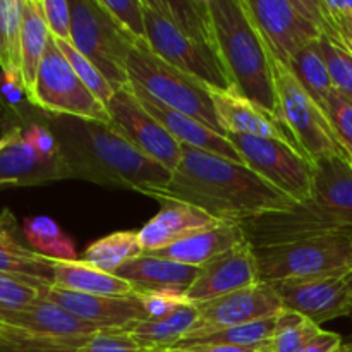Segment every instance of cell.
<instances>
[{
	"label": "cell",
	"mask_w": 352,
	"mask_h": 352,
	"mask_svg": "<svg viewBox=\"0 0 352 352\" xmlns=\"http://www.w3.org/2000/svg\"><path fill=\"white\" fill-rule=\"evenodd\" d=\"M50 284L33 278L0 274V309H24L47 296Z\"/></svg>",
	"instance_id": "e575fe53"
},
{
	"label": "cell",
	"mask_w": 352,
	"mask_h": 352,
	"mask_svg": "<svg viewBox=\"0 0 352 352\" xmlns=\"http://www.w3.org/2000/svg\"><path fill=\"white\" fill-rule=\"evenodd\" d=\"M196 309H198V320L181 342H191L220 330L274 318L284 311V305L274 285L260 282L253 287L241 289L222 298L199 302L196 305Z\"/></svg>",
	"instance_id": "5bb4252c"
},
{
	"label": "cell",
	"mask_w": 352,
	"mask_h": 352,
	"mask_svg": "<svg viewBox=\"0 0 352 352\" xmlns=\"http://www.w3.org/2000/svg\"><path fill=\"white\" fill-rule=\"evenodd\" d=\"M351 316H352V313H351ZM351 342H352V339H351Z\"/></svg>",
	"instance_id": "f5cc1de1"
},
{
	"label": "cell",
	"mask_w": 352,
	"mask_h": 352,
	"mask_svg": "<svg viewBox=\"0 0 352 352\" xmlns=\"http://www.w3.org/2000/svg\"><path fill=\"white\" fill-rule=\"evenodd\" d=\"M76 352H148L122 329L103 330L88 337Z\"/></svg>",
	"instance_id": "ab89813d"
},
{
	"label": "cell",
	"mask_w": 352,
	"mask_h": 352,
	"mask_svg": "<svg viewBox=\"0 0 352 352\" xmlns=\"http://www.w3.org/2000/svg\"><path fill=\"white\" fill-rule=\"evenodd\" d=\"M253 352H274V351H272V346H270V344H267V346L258 347V349H254Z\"/></svg>",
	"instance_id": "681fc988"
},
{
	"label": "cell",
	"mask_w": 352,
	"mask_h": 352,
	"mask_svg": "<svg viewBox=\"0 0 352 352\" xmlns=\"http://www.w3.org/2000/svg\"><path fill=\"white\" fill-rule=\"evenodd\" d=\"M21 26H23V0H0V69L2 71L19 72Z\"/></svg>",
	"instance_id": "d6a6232c"
},
{
	"label": "cell",
	"mask_w": 352,
	"mask_h": 352,
	"mask_svg": "<svg viewBox=\"0 0 352 352\" xmlns=\"http://www.w3.org/2000/svg\"><path fill=\"white\" fill-rule=\"evenodd\" d=\"M54 261L30 248L14 236V217L10 212L0 215V274L45 282L54 285Z\"/></svg>",
	"instance_id": "d4e9b609"
},
{
	"label": "cell",
	"mask_w": 352,
	"mask_h": 352,
	"mask_svg": "<svg viewBox=\"0 0 352 352\" xmlns=\"http://www.w3.org/2000/svg\"><path fill=\"white\" fill-rule=\"evenodd\" d=\"M284 309L306 316L316 325L351 316L352 313V268L339 274L275 282Z\"/></svg>",
	"instance_id": "9a60e30c"
},
{
	"label": "cell",
	"mask_w": 352,
	"mask_h": 352,
	"mask_svg": "<svg viewBox=\"0 0 352 352\" xmlns=\"http://www.w3.org/2000/svg\"><path fill=\"white\" fill-rule=\"evenodd\" d=\"M48 41H50V31L41 12L40 0H23L19 72L26 95H30L33 89Z\"/></svg>",
	"instance_id": "83f0119b"
},
{
	"label": "cell",
	"mask_w": 352,
	"mask_h": 352,
	"mask_svg": "<svg viewBox=\"0 0 352 352\" xmlns=\"http://www.w3.org/2000/svg\"><path fill=\"white\" fill-rule=\"evenodd\" d=\"M351 164H352V158H351Z\"/></svg>",
	"instance_id": "db71d44e"
},
{
	"label": "cell",
	"mask_w": 352,
	"mask_h": 352,
	"mask_svg": "<svg viewBox=\"0 0 352 352\" xmlns=\"http://www.w3.org/2000/svg\"><path fill=\"white\" fill-rule=\"evenodd\" d=\"M351 344L344 342L339 333L322 330L302 352H349Z\"/></svg>",
	"instance_id": "f6af8a7d"
},
{
	"label": "cell",
	"mask_w": 352,
	"mask_h": 352,
	"mask_svg": "<svg viewBox=\"0 0 352 352\" xmlns=\"http://www.w3.org/2000/svg\"><path fill=\"white\" fill-rule=\"evenodd\" d=\"M55 41H57L58 48H60V52L64 54V57L67 58V62L71 64V67L74 69L76 76L81 79L82 85H85L86 88H88L89 91H91L93 95H95L103 105H105L107 109L109 102L112 100L113 93H116V89L112 88L109 79L100 72V69L96 67L93 62H89L82 54H79V52L76 50L69 41H60V40H55Z\"/></svg>",
	"instance_id": "8d00e7d4"
},
{
	"label": "cell",
	"mask_w": 352,
	"mask_h": 352,
	"mask_svg": "<svg viewBox=\"0 0 352 352\" xmlns=\"http://www.w3.org/2000/svg\"><path fill=\"white\" fill-rule=\"evenodd\" d=\"M265 284L339 274L352 268V236H327L254 250Z\"/></svg>",
	"instance_id": "30bf717a"
},
{
	"label": "cell",
	"mask_w": 352,
	"mask_h": 352,
	"mask_svg": "<svg viewBox=\"0 0 352 352\" xmlns=\"http://www.w3.org/2000/svg\"><path fill=\"white\" fill-rule=\"evenodd\" d=\"M325 33L336 36L344 47L352 54V14L342 17V19H337L333 23H325Z\"/></svg>",
	"instance_id": "7dc6e473"
},
{
	"label": "cell",
	"mask_w": 352,
	"mask_h": 352,
	"mask_svg": "<svg viewBox=\"0 0 352 352\" xmlns=\"http://www.w3.org/2000/svg\"><path fill=\"white\" fill-rule=\"evenodd\" d=\"M181 148V162L168 184L146 196L184 201L220 223H244L296 205L244 164L191 146Z\"/></svg>",
	"instance_id": "6da1fadb"
},
{
	"label": "cell",
	"mask_w": 352,
	"mask_h": 352,
	"mask_svg": "<svg viewBox=\"0 0 352 352\" xmlns=\"http://www.w3.org/2000/svg\"><path fill=\"white\" fill-rule=\"evenodd\" d=\"M349 344H351V351L349 352H352V342H351V340H349Z\"/></svg>",
	"instance_id": "f907efd6"
},
{
	"label": "cell",
	"mask_w": 352,
	"mask_h": 352,
	"mask_svg": "<svg viewBox=\"0 0 352 352\" xmlns=\"http://www.w3.org/2000/svg\"><path fill=\"white\" fill-rule=\"evenodd\" d=\"M24 236L33 251L50 258V260H78L76 246L69 236L62 232L58 223L52 217L36 215L24 220Z\"/></svg>",
	"instance_id": "4dcf8cb0"
},
{
	"label": "cell",
	"mask_w": 352,
	"mask_h": 352,
	"mask_svg": "<svg viewBox=\"0 0 352 352\" xmlns=\"http://www.w3.org/2000/svg\"><path fill=\"white\" fill-rule=\"evenodd\" d=\"M275 320H277V316L261 320V322L248 323V325L232 327V329L220 330V332L210 333V336L191 340V342L217 344V346H236V347L267 346V344L272 342V337H274ZM179 344H189V342H179ZM175 346H177V344H175Z\"/></svg>",
	"instance_id": "836d02e7"
},
{
	"label": "cell",
	"mask_w": 352,
	"mask_h": 352,
	"mask_svg": "<svg viewBox=\"0 0 352 352\" xmlns=\"http://www.w3.org/2000/svg\"><path fill=\"white\" fill-rule=\"evenodd\" d=\"M45 299L60 306L71 315L107 330H126L133 323L146 320L143 302L136 294L113 298V296L78 294V292L50 287Z\"/></svg>",
	"instance_id": "ac0fdd59"
},
{
	"label": "cell",
	"mask_w": 352,
	"mask_h": 352,
	"mask_svg": "<svg viewBox=\"0 0 352 352\" xmlns=\"http://www.w3.org/2000/svg\"><path fill=\"white\" fill-rule=\"evenodd\" d=\"M0 93H2L3 98L10 103V105H17V103L23 102V98L26 95V89H24L23 79L17 71H2L0 72Z\"/></svg>",
	"instance_id": "ee69618b"
},
{
	"label": "cell",
	"mask_w": 352,
	"mask_h": 352,
	"mask_svg": "<svg viewBox=\"0 0 352 352\" xmlns=\"http://www.w3.org/2000/svg\"><path fill=\"white\" fill-rule=\"evenodd\" d=\"M105 9L133 34L136 40L146 41V19L143 0H102Z\"/></svg>",
	"instance_id": "f35d334b"
},
{
	"label": "cell",
	"mask_w": 352,
	"mask_h": 352,
	"mask_svg": "<svg viewBox=\"0 0 352 352\" xmlns=\"http://www.w3.org/2000/svg\"><path fill=\"white\" fill-rule=\"evenodd\" d=\"M136 296H140L141 302H143L146 320L165 318L186 302L184 296L168 294V292H151V294Z\"/></svg>",
	"instance_id": "b9f144b4"
},
{
	"label": "cell",
	"mask_w": 352,
	"mask_h": 352,
	"mask_svg": "<svg viewBox=\"0 0 352 352\" xmlns=\"http://www.w3.org/2000/svg\"><path fill=\"white\" fill-rule=\"evenodd\" d=\"M71 45L100 69L112 88L129 85L127 58L138 40L105 9L102 0H69Z\"/></svg>",
	"instance_id": "52a82bcc"
},
{
	"label": "cell",
	"mask_w": 352,
	"mask_h": 352,
	"mask_svg": "<svg viewBox=\"0 0 352 352\" xmlns=\"http://www.w3.org/2000/svg\"><path fill=\"white\" fill-rule=\"evenodd\" d=\"M198 320L196 305L186 301L172 315L160 320H141L127 327L126 332L131 333L134 340L148 352L168 349L186 339L189 330Z\"/></svg>",
	"instance_id": "4316f807"
},
{
	"label": "cell",
	"mask_w": 352,
	"mask_h": 352,
	"mask_svg": "<svg viewBox=\"0 0 352 352\" xmlns=\"http://www.w3.org/2000/svg\"><path fill=\"white\" fill-rule=\"evenodd\" d=\"M50 124L72 179L141 195L170 181V170L144 157L110 124L64 116H54Z\"/></svg>",
	"instance_id": "7a4b0ae2"
},
{
	"label": "cell",
	"mask_w": 352,
	"mask_h": 352,
	"mask_svg": "<svg viewBox=\"0 0 352 352\" xmlns=\"http://www.w3.org/2000/svg\"><path fill=\"white\" fill-rule=\"evenodd\" d=\"M129 85L131 88H133L134 95H136L138 100L141 102V105H143L144 109L162 124V127H164L179 144L196 148V150L208 151V153H215L219 155V157L237 162V164H244L239 151H237L236 146L230 143L229 138L223 136V134L220 133H215L213 129L206 127L205 124L192 119V117L186 116V113L177 112V110L164 105V103L158 102L157 98H153L150 93H146L143 88L134 85V82H129Z\"/></svg>",
	"instance_id": "d6986e66"
},
{
	"label": "cell",
	"mask_w": 352,
	"mask_h": 352,
	"mask_svg": "<svg viewBox=\"0 0 352 352\" xmlns=\"http://www.w3.org/2000/svg\"><path fill=\"white\" fill-rule=\"evenodd\" d=\"M320 47L332 78L333 89L352 102V54L329 33L322 34Z\"/></svg>",
	"instance_id": "d590c367"
},
{
	"label": "cell",
	"mask_w": 352,
	"mask_h": 352,
	"mask_svg": "<svg viewBox=\"0 0 352 352\" xmlns=\"http://www.w3.org/2000/svg\"><path fill=\"white\" fill-rule=\"evenodd\" d=\"M320 332L322 327L316 325L315 322L299 313L284 309L275 320V332L270 342L272 351L302 352Z\"/></svg>",
	"instance_id": "1f68e13d"
},
{
	"label": "cell",
	"mask_w": 352,
	"mask_h": 352,
	"mask_svg": "<svg viewBox=\"0 0 352 352\" xmlns=\"http://www.w3.org/2000/svg\"><path fill=\"white\" fill-rule=\"evenodd\" d=\"M0 329H2V320H0Z\"/></svg>",
	"instance_id": "816d5d0a"
},
{
	"label": "cell",
	"mask_w": 352,
	"mask_h": 352,
	"mask_svg": "<svg viewBox=\"0 0 352 352\" xmlns=\"http://www.w3.org/2000/svg\"><path fill=\"white\" fill-rule=\"evenodd\" d=\"M274 81L282 126L287 129L296 150L311 165L329 157L349 158L337 141L325 112L305 91L289 67L275 58Z\"/></svg>",
	"instance_id": "9c48e42d"
},
{
	"label": "cell",
	"mask_w": 352,
	"mask_h": 352,
	"mask_svg": "<svg viewBox=\"0 0 352 352\" xmlns=\"http://www.w3.org/2000/svg\"><path fill=\"white\" fill-rule=\"evenodd\" d=\"M246 234L241 223H219L212 229L201 230L165 250L155 251V256L168 258L177 263L201 268L213 258L220 256L226 251L246 243Z\"/></svg>",
	"instance_id": "cb8c5ba5"
},
{
	"label": "cell",
	"mask_w": 352,
	"mask_h": 352,
	"mask_svg": "<svg viewBox=\"0 0 352 352\" xmlns=\"http://www.w3.org/2000/svg\"><path fill=\"white\" fill-rule=\"evenodd\" d=\"M10 138H12V131H9V133H7L6 136H3V138H0V151H2L3 148L7 146V144H9Z\"/></svg>",
	"instance_id": "c3c4849f"
},
{
	"label": "cell",
	"mask_w": 352,
	"mask_h": 352,
	"mask_svg": "<svg viewBox=\"0 0 352 352\" xmlns=\"http://www.w3.org/2000/svg\"><path fill=\"white\" fill-rule=\"evenodd\" d=\"M40 7L50 36L71 43L72 14L69 0H40Z\"/></svg>",
	"instance_id": "60d3db41"
},
{
	"label": "cell",
	"mask_w": 352,
	"mask_h": 352,
	"mask_svg": "<svg viewBox=\"0 0 352 352\" xmlns=\"http://www.w3.org/2000/svg\"><path fill=\"white\" fill-rule=\"evenodd\" d=\"M52 287L78 292V294L113 296V298L134 294L129 282L122 280L117 275L96 270L81 260H55Z\"/></svg>",
	"instance_id": "484cf974"
},
{
	"label": "cell",
	"mask_w": 352,
	"mask_h": 352,
	"mask_svg": "<svg viewBox=\"0 0 352 352\" xmlns=\"http://www.w3.org/2000/svg\"><path fill=\"white\" fill-rule=\"evenodd\" d=\"M28 100L52 116L110 124L105 105L82 85L52 36Z\"/></svg>",
	"instance_id": "8fae6325"
},
{
	"label": "cell",
	"mask_w": 352,
	"mask_h": 352,
	"mask_svg": "<svg viewBox=\"0 0 352 352\" xmlns=\"http://www.w3.org/2000/svg\"><path fill=\"white\" fill-rule=\"evenodd\" d=\"M256 254L250 241L226 251L199 268L184 299L191 305L212 301L241 289L260 284Z\"/></svg>",
	"instance_id": "2e32d148"
},
{
	"label": "cell",
	"mask_w": 352,
	"mask_h": 352,
	"mask_svg": "<svg viewBox=\"0 0 352 352\" xmlns=\"http://www.w3.org/2000/svg\"><path fill=\"white\" fill-rule=\"evenodd\" d=\"M313 168L311 196L306 201L241 223L254 250L315 237L352 236L351 160L329 157Z\"/></svg>",
	"instance_id": "3957f363"
},
{
	"label": "cell",
	"mask_w": 352,
	"mask_h": 352,
	"mask_svg": "<svg viewBox=\"0 0 352 352\" xmlns=\"http://www.w3.org/2000/svg\"><path fill=\"white\" fill-rule=\"evenodd\" d=\"M208 3L220 57L234 91L256 103L282 124L274 81V57L248 14L244 2L208 0Z\"/></svg>",
	"instance_id": "5b68a950"
},
{
	"label": "cell",
	"mask_w": 352,
	"mask_h": 352,
	"mask_svg": "<svg viewBox=\"0 0 352 352\" xmlns=\"http://www.w3.org/2000/svg\"><path fill=\"white\" fill-rule=\"evenodd\" d=\"M129 82H134L164 105L199 120L215 133L223 134L212 98V88L195 76L174 67L153 54L146 41L138 40L127 58Z\"/></svg>",
	"instance_id": "8992f818"
},
{
	"label": "cell",
	"mask_w": 352,
	"mask_h": 352,
	"mask_svg": "<svg viewBox=\"0 0 352 352\" xmlns=\"http://www.w3.org/2000/svg\"><path fill=\"white\" fill-rule=\"evenodd\" d=\"M157 201L162 205L160 212L148 220L143 229L138 230L144 253L165 250L192 234L212 229L220 223L208 213L184 201L168 198H160Z\"/></svg>",
	"instance_id": "44dd1931"
},
{
	"label": "cell",
	"mask_w": 352,
	"mask_h": 352,
	"mask_svg": "<svg viewBox=\"0 0 352 352\" xmlns=\"http://www.w3.org/2000/svg\"><path fill=\"white\" fill-rule=\"evenodd\" d=\"M272 57L287 67L299 50L325 33L320 0H243Z\"/></svg>",
	"instance_id": "ba28073f"
},
{
	"label": "cell",
	"mask_w": 352,
	"mask_h": 352,
	"mask_svg": "<svg viewBox=\"0 0 352 352\" xmlns=\"http://www.w3.org/2000/svg\"><path fill=\"white\" fill-rule=\"evenodd\" d=\"M258 347H236V346H217V344L189 342V344H177V346L168 347V349L157 351V352H253L254 349H258Z\"/></svg>",
	"instance_id": "bcb514c9"
},
{
	"label": "cell",
	"mask_w": 352,
	"mask_h": 352,
	"mask_svg": "<svg viewBox=\"0 0 352 352\" xmlns=\"http://www.w3.org/2000/svg\"><path fill=\"white\" fill-rule=\"evenodd\" d=\"M110 126L144 157L174 172L181 162L182 148L162 124L141 105L131 85L117 89L107 105Z\"/></svg>",
	"instance_id": "4fadbf2b"
},
{
	"label": "cell",
	"mask_w": 352,
	"mask_h": 352,
	"mask_svg": "<svg viewBox=\"0 0 352 352\" xmlns=\"http://www.w3.org/2000/svg\"><path fill=\"white\" fill-rule=\"evenodd\" d=\"M146 43L162 60L212 89L234 91L217 43L208 0H143Z\"/></svg>",
	"instance_id": "277c9868"
},
{
	"label": "cell",
	"mask_w": 352,
	"mask_h": 352,
	"mask_svg": "<svg viewBox=\"0 0 352 352\" xmlns=\"http://www.w3.org/2000/svg\"><path fill=\"white\" fill-rule=\"evenodd\" d=\"M212 98L226 134L275 138V140L287 141L294 146L291 136L282 124H278L261 107L241 96L239 93L212 89Z\"/></svg>",
	"instance_id": "603a6c76"
},
{
	"label": "cell",
	"mask_w": 352,
	"mask_h": 352,
	"mask_svg": "<svg viewBox=\"0 0 352 352\" xmlns=\"http://www.w3.org/2000/svg\"><path fill=\"white\" fill-rule=\"evenodd\" d=\"M144 251L141 246L140 232L136 230H119L102 239L95 241L82 253L81 261L105 274H116L119 268L141 256Z\"/></svg>",
	"instance_id": "f1b7e54d"
},
{
	"label": "cell",
	"mask_w": 352,
	"mask_h": 352,
	"mask_svg": "<svg viewBox=\"0 0 352 352\" xmlns=\"http://www.w3.org/2000/svg\"><path fill=\"white\" fill-rule=\"evenodd\" d=\"M72 179L62 155L43 158L24 138L21 127H14L9 144L0 151V186H34Z\"/></svg>",
	"instance_id": "ffe728a7"
},
{
	"label": "cell",
	"mask_w": 352,
	"mask_h": 352,
	"mask_svg": "<svg viewBox=\"0 0 352 352\" xmlns=\"http://www.w3.org/2000/svg\"><path fill=\"white\" fill-rule=\"evenodd\" d=\"M0 320H2L0 330H7L30 339L45 340V342L79 340L107 330L71 315L45 298L17 311L0 309Z\"/></svg>",
	"instance_id": "e0dca14e"
},
{
	"label": "cell",
	"mask_w": 352,
	"mask_h": 352,
	"mask_svg": "<svg viewBox=\"0 0 352 352\" xmlns=\"http://www.w3.org/2000/svg\"><path fill=\"white\" fill-rule=\"evenodd\" d=\"M198 272V267H189L168 258L143 253L119 268L113 275L129 282L134 294L168 292L184 296L189 285L195 282Z\"/></svg>",
	"instance_id": "7402d4cb"
},
{
	"label": "cell",
	"mask_w": 352,
	"mask_h": 352,
	"mask_svg": "<svg viewBox=\"0 0 352 352\" xmlns=\"http://www.w3.org/2000/svg\"><path fill=\"white\" fill-rule=\"evenodd\" d=\"M227 138L239 151L244 165L278 192L294 203L311 196L315 168L291 143L246 134H227Z\"/></svg>",
	"instance_id": "7c38bea8"
},
{
	"label": "cell",
	"mask_w": 352,
	"mask_h": 352,
	"mask_svg": "<svg viewBox=\"0 0 352 352\" xmlns=\"http://www.w3.org/2000/svg\"><path fill=\"white\" fill-rule=\"evenodd\" d=\"M323 112L342 150L346 151L347 157L352 158V102L332 89L323 107Z\"/></svg>",
	"instance_id": "74e56055"
},
{
	"label": "cell",
	"mask_w": 352,
	"mask_h": 352,
	"mask_svg": "<svg viewBox=\"0 0 352 352\" xmlns=\"http://www.w3.org/2000/svg\"><path fill=\"white\" fill-rule=\"evenodd\" d=\"M289 71L292 72L299 85L305 88V91L315 100L323 110L330 91L333 89L332 78H330L329 67H327L325 57L322 54L320 40L313 41L308 47L299 50L289 62Z\"/></svg>",
	"instance_id": "f546056e"
},
{
	"label": "cell",
	"mask_w": 352,
	"mask_h": 352,
	"mask_svg": "<svg viewBox=\"0 0 352 352\" xmlns=\"http://www.w3.org/2000/svg\"><path fill=\"white\" fill-rule=\"evenodd\" d=\"M24 138H26L28 143H30L43 158H55L60 155L57 138H55L54 133H52L47 126H43V124H31V126L24 131Z\"/></svg>",
	"instance_id": "7bdbcfd3"
}]
</instances>
